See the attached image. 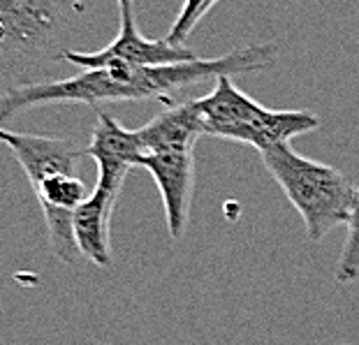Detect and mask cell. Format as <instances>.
Listing matches in <instances>:
<instances>
[{
    "mask_svg": "<svg viewBox=\"0 0 359 345\" xmlns=\"http://www.w3.org/2000/svg\"><path fill=\"white\" fill-rule=\"evenodd\" d=\"M259 156L266 172L302 216L311 243H320L334 227L346 225L357 195V188L346 174L302 156L290 144H280Z\"/></svg>",
    "mask_w": 359,
    "mask_h": 345,
    "instance_id": "3957f363",
    "label": "cell"
},
{
    "mask_svg": "<svg viewBox=\"0 0 359 345\" xmlns=\"http://www.w3.org/2000/svg\"><path fill=\"white\" fill-rule=\"evenodd\" d=\"M346 225H348V236L346 243H343L339 264L334 269V278L341 285H350V283L359 280V188Z\"/></svg>",
    "mask_w": 359,
    "mask_h": 345,
    "instance_id": "8fae6325",
    "label": "cell"
},
{
    "mask_svg": "<svg viewBox=\"0 0 359 345\" xmlns=\"http://www.w3.org/2000/svg\"><path fill=\"white\" fill-rule=\"evenodd\" d=\"M195 104L200 109L204 135L248 144L259 153L320 128V119L306 109H269L255 102L236 86L232 76H218L211 93L195 97Z\"/></svg>",
    "mask_w": 359,
    "mask_h": 345,
    "instance_id": "277c9868",
    "label": "cell"
},
{
    "mask_svg": "<svg viewBox=\"0 0 359 345\" xmlns=\"http://www.w3.org/2000/svg\"><path fill=\"white\" fill-rule=\"evenodd\" d=\"M0 142L17 158L30 186L53 174H77L81 158L86 156V149H81L72 140H63V137L28 135L0 128Z\"/></svg>",
    "mask_w": 359,
    "mask_h": 345,
    "instance_id": "ba28073f",
    "label": "cell"
},
{
    "mask_svg": "<svg viewBox=\"0 0 359 345\" xmlns=\"http://www.w3.org/2000/svg\"><path fill=\"white\" fill-rule=\"evenodd\" d=\"M137 167L154 176L165 206L167 232L174 241L186 234L190 220V202L195 190V149L177 147L144 153Z\"/></svg>",
    "mask_w": 359,
    "mask_h": 345,
    "instance_id": "8992f818",
    "label": "cell"
},
{
    "mask_svg": "<svg viewBox=\"0 0 359 345\" xmlns=\"http://www.w3.org/2000/svg\"><path fill=\"white\" fill-rule=\"evenodd\" d=\"M81 10L79 0H0V93L63 60Z\"/></svg>",
    "mask_w": 359,
    "mask_h": 345,
    "instance_id": "7a4b0ae2",
    "label": "cell"
},
{
    "mask_svg": "<svg viewBox=\"0 0 359 345\" xmlns=\"http://www.w3.org/2000/svg\"><path fill=\"white\" fill-rule=\"evenodd\" d=\"M116 37L97 51H72L63 53V60L79 70H102V67H156L197 60V51L188 47H174L167 40H147L135 21L133 7H123Z\"/></svg>",
    "mask_w": 359,
    "mask_h": 345,
    "instance_id": "5b68a950",
    "label": "cell"
},
{
    "mask_svg": "<svg viewBox=\"0 0 359 345\" xmlns=\"http://www.w3.org/2000/svg\"><path fill=\"white\" fill-rule=\"evenodd\" d=\"M86 156L97 165V183L107 190L121 195V188L133 167L142 158V147L137 140V130H128L111 114L97 109V121L90 133Z\"/></svg>",
    "mask_w": 359,
    "mask_h": 345,
    "instance_id": "52a82bcc",
    "label": "cell"
},
{
    "mask_svg": "<svg viewBox=\"0 0 359 345\" xmlns=\"http://www.w3.org/2000/svg\"><path fill=\"white\" fill-rule=\"evenodd\" d=\"M135 0H116V5H118V10H123V7H133Z\"/></svg>",
    "mask_w": 359,
    "mask_h": 345,
    "instance_id": "4fadbf2b",
    "label": "cell"
},
{
    "mask_svg": "<svg viewBox=\"0 0 359 345\" xmlns=\"http://www.w3.org/2000/svg\"><path fill=\"white\" fill-rule=\"evenodd\" d=\"M204 137V126L200 109L195 100L181 104H170L167 109L156 114L147 126L137 128V140H140L142 156L160 149H177V147H193Z\"/></svg>",
    "mask_w": 359,
    "mask_h": 345,
    "instance_id": "30bf717a",
    "label": "cell"
},
{
    "mask_svg": "<svg viewBox=\"0 0 359 345\" xmlns=\"http://www.w3.org/2000/svg\"><path fill=\"white\" fill-rule=\"evenodd\" d=\"M118 193L95 186L93 193L74 211V239L81 257L100 269L111 266V213Z\"/></svg>",
    "mask_w": 359,
    "mask_h": 345,
    "instance_id": "9c48e42d",
    "label": "cell"
},
{
    "mask_svg": "<svg viewBox=\"0 0 359 345\" xmlns=\"http://www.w3.org/2000/svg\"><path fill=\"white\" fill-rule=\"evenodd\" d=\"M218 3L220 0H183L181 10L177 14V19H174V24L165 40L174 44V47H186V40L190 37V33H193L197 24H200Z\"/></svg>",
    "mask_w": 359,
    "mask_h": 345,
    "instance_id": "7c38bea8",
    "label": "cell"
},
{
    "mask_svg": "<svg viewBox=\"0 0 359 345\" xmlns=\"http://www.w3.org/2000/svg\"><path fill=\"white\" fill-rule=\"evenodd\" d=\"M0 49H3V33H0Z\"/></svg>",
    "mask_w": 359,
    "mask_h": 345,
    "instance_id": "5bb4252c",
    "label": "cell"
},
{
    "mask_svg": "<svg viewBox=\"0 0 359 345\" xmlns=\"http://www.w3.org/2000/svg\"><path fill=\"white\" fill-rule=\"evenodd\" d=\"M278 47L273 42L248 44L225 56L197 58L188 63L156 65V67H102L81 70L65 79L33 81L0 93V123L17 114L49 104H86L100 107L104 102L123 100H172L179 90L202 83L206 79L232 74H250L273 65Z\"/></svg>",
    "mask_w": 359,
    "mask_h": 345,
    "instance_id": "6da1fadb",
    "label": "cell"
}]
</instances>
